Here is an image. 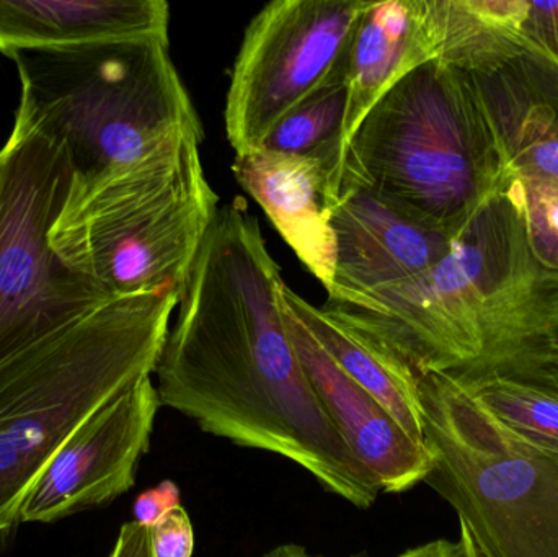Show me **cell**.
Instances as JSON below:
<instances>
[{"instance_id":"cell-14","label":"cell","mask_w":558,"mask_h":557,"mask_svg":"<svg viewBox=\"0 0 558 557\" xmlns=\"http://www.w3.org/2000/svg\"><path fill=\"white\" fill-rule=\"evenodd\" d=\"M232 170L301 264L330 290L337 264L331 215L338 196L325 157L275 153L260 146L235 154Z\"/></svg>"},{"instance_id":"cell-13","label":"cell","mask_w":558,"mask_h":557,"mask_svg":"<svg viewBox=\"0 0 558 557\" xmlns=\"http://www.w3.org/2000/svg\"><path fill=\"white\" fill-rule=\"evenodd\" d=\"M284 313L312 389L351 453L379 489L405 493L423 483L432 470V453L426 445L407 434L366 389L354 383L294 314L286 307Z\"/></svg>"},{"instance_id":"cell-16","label":"cell","mask_w":558,"mask_h":557,"mask_svg":"<svg viewBox=\"0 0 558 557\" xmlns=\"http://www.w3.org/2000/svg\"><path fill=\"white\" fill-rule=\"evenodd\" d=\"M163 0H0V52L169 39Z\"/></svg>"},{"instance_id":"cell-11","label":"cell","mask_w":558,"mask_h":557,"mask_svg":"<svg viewBox=\"0 0 558 557\" xmlns=\"http://www.w3.org/2000/svg\"><path fill=\"white\" fill-rule=\"evenodd\" d=\"M436 58L517 78L558 120V0H428Z\"/></svg>"},{"instance_id":"cell-12","label":"cell","mask_w":558,"mask_h":557,"mask_svg":"<svg viewBox=\"0 0 558 557\" xmlns=\"http://www.w3.org/2000/svg\"><path fill=\"white\" fill-rule=\"evenodd\" d=\"M337 264L331 306L400 283L435 267L454 238L384 202L369 190L343 183L331 215Z\"/></svg>"},{"instance_id":"cell-9","label":"cell","mask_w":558,"mask_h":557,"mask_svg":"<svg viewBox=\"0 0 558 557\" xmlns=\"http://www.w3.org/2000/svg\"><path fill=\"white\" fill-rule=\"evenodd\" d=\"M366 0H275L248 23L232 68L225 123L235 154L260 147L302 101L344 74Z\"/></svg>"},{"instance_id":"cell-2","label":"cell","mask_w":558,"mask_h":557,"mask_svg":"<svg viewBox=\"0 0 558 557\" xmlns=\"http://www.w3.org/2000/svg\"><path fill=\"white\" fill-rule=\"evenodd\" d=\"M511 185L472 216L435 267L335 307L418 375L558 388V271L531 251Z\"/></svg>"},{"instance_id":"cell-17","label":"cell","mask_w":558,"mask_h":557,"mask_svg":"<svg viewBox=\"0 0 558 557\" xmlns=\"http://www.w3.org/2000/svg\"><path fill=\"white\" fill-rule=\"evenodd\" d=\"M281 300L328 356L366 389L407 434L425 444L418 373L392 347L361 327L340 307L315 306L288 284L282 287Z\"/></svg>"},{"instance_id":"cell-22","label":"cell","mask_w":558,"mask_h":557,"mask_svg":"<svg viewBox=\"0 0 558 557\" xmlns=\"http://www.w3.org/2000/svg\"><path fill=\"white\" fill-rule=\"evenodd\" d=\"M154 556L192 557L195 548L192 520L182 506L170 510L150 529Z\"/></svg>"},{"instance_id":"cell-20","label":"cell","mask_w":558,"mask_h":557,"mask_svg":"<svg viewBox=\"0 0 558 557\" xmlns=\"http://www.w3.org/2000/svg\"><path fill=\"white\" fill-rule=\"evenodd\" d=\"M347 88L344 74L325 84L307 100L289 111L275 126L262 146L275 153L312 156L322 154L330 169L335 195L340 193L337 183V146L343 126Z\"/></svg>"},{"instance_id":"cell-21","label":"cell","mask_w":558,"mask_h":557,"mask_svg":"<svg viewBox=\"0 0 558 557\" xmlns=\"http://www.w3.org/2000/svg\"><path fill=\"white\" fill-rule=\"evenodd\" d=\"M511 189L523 215L531 251L541 264L558 271L557 180L514 177Z\"/></svg>"},{"instance_id":"cell-5","label":"cell","mask_w":558,"mask_h":557,"mask_svg":"<svg viewBox=\"0 0 558 557\" xmlns=\"http://www.w3.org/2000/svg\"><path fill=\"white\" fill-rule=\"evenodd\" d=\"M199 137L92 179L74 177L49 244L113 298L182 291L219 211Z\"/></svg>"},{"instance_id":"cell-6","label":"cell","mask_w":558,"mask_h":557,"mask_svg":"<svg viewBox=\"0 0 558 557\" xmlns=\"http://www.w3.org/2000/svg\"><path fill=\"white\" fill-rule=\"evenodd\" d=\"M25 95L58 137L74 177L92 179L182 137L205 140L169 39H123L16 51Z\"/></svg>"},{"instance_id":"cell-26","label":"cell","mask_w":558,"mask_h":557,"mask_svg":"<svg viewBox=\"0 0 558 557\" xmlns=\"http://www.w3.org/2000/svg\"><path fill=\"white\" fill-rule=\"evenodd\" d=\"M265 557H320V556H312L305 552L302 546L299 545H284L279 546V548L274 549V552L268 553Z\"/></svg>"},{"instance_id":"cell-19","label":"cell","mask_w":558,"mask_h":557,"mask_svg":"<svg viewBox=\"0 0 558 557\" xmlns=\"http://www.w3.org/2000/svg\"><path fill=\"white\" fill-rule=\"evenodd\" d=\"M508 431L558 455V388L507 378L459 382Z\"/></svg>"},{"instance_id":"cell-7","label":"cell","mask_w":558,"mask_h":557,"mask_svg":"<svg viewBox=\"0 0 558 557\" xmlns=\"http://www.w3.org/2000/svg\"><path fill=\"white\" fill-rule=\"evenodd\" d=\"M432 470L423 483L492 557H558V455L488 414L458 379L418 375Z\"/></svg>"},{"instance_id":"cell-15","label":"cell","mask_w":558,"mask_h":557,"mask_svg":"<svg viewBox=\"0 0 558 557\" xmlns=\"http://www.w3.org/2000/svg\"><path fill=\"white\" fill-rule=\"evenodd\" d=\"M435 58L428 0L369 2L344 61L347 107L335 170L340 189L348 146L364 118L403 77Z\"/></svg>"},{"instance_id":"cell-3","label":"cell","mask_w":558,"mask_h":557,"mask_svg":"<svg viewBox=\"0 0 558 557\" xmlns=\"http://www.w3.org/2000/svg\"><path fill=\"white\" fill-rule=\"evenodd\" d=\"M180 291L113 298L0 366V548L72 434L153 375Z\"/></svg>"},{"instance_id":"cell-25","label":"cell","mask_w":558,"mask_h":557,"mask_svg":"<svg viewBox=\"0 0 558 557\" xmlns=\"http://www.w3.org/2000/svg\"><path fill=\"white\" fill-rule=\"evenodd\" d=\"M461 525V532H459V543H461L462 548H464L465 556L468 557H492L485 552L484 546L477 542L474 535H472L471 530L465 523L459 522Z\"/></svg>"},{"instance_id":"cell-24","label":"cell","mask_w":558,"mask_h":557,"mask_svg":"<svg viewBox=\"0 0 558 557\" xmlns=\"http://www.w3.org/2000/svg\"><path fill=\"white\" fill-rule=\"evenodd\" d=\"M110 557H156L149 526L137 522L124 523Z\"/></svg>"},{"instance_id":"cell-18","label":"cell","mask_w":558,"mask_h":557,"mask_svg":"<svg viewBox=\"0 0 558 557\" xmlns=\"http://www.w3.org/2000/svg\"><path fill=\"white\" fill-rule=\"evenodd\" d=\"M468 72L513 177L558 182V120L553 110L507 72Z\"/></svg>"},{"instance_id":"cell-23","label":"cell","mask_w":558,"mask_h":557,"mask_svg":"<svg viewBox=\"0 0 558 557\" xmlns=\"http://www.w3.org/2000/svg\"><path fill=\"white\" fill-rule=\"evenodd\" d=\"M180 506L179 487L166 481L154 489L141 494L134 504V522L153 529L163 516Z\"/></svg>"},{"instance_id":"cell-1","label":"cell","mask_w":558,"mask_h":557,"mask_svg":"<svg viewBox=\"0 0 558 557\" xmlns=\"http://www.w3.org/2000/svg\"><path fill=\"white\" fill-rule=\"evenodd\" d=\"M281 268L244 199L219 206L154 373L160 405L206 434L281 455L360 509L379 486L312 389L289 332Z\"/></svg>"},{"instance_id":"cell-8","label":"cell","mask_w":558,"mask_h":557,"mask_svg":"<svg viewBox=\"0 0 558 557\" xmlns=\"http://www.w3.org/2000/svg\"><path fill=\"white\" fill-rule=\"evenodd\" d=\"M72 182L68 149L20 94L0 149V366L113 300L49 244Z\"/></svg>"},{"instance_id":"cell-10","label":"cell","mask_w":558,"mask_h":557,"mask_svg":"<svg viewBox=\"0 0 558 557\" xmlns=\"http://www.w3.org/2000/svg\"><path fill=\"white\" fill-rule=\"evenodd\" d=\"M160 401L147 376L88 419L41 471L20 523H54L126 494L146 453Z\"/></svg>"},{"instance_id":"cell-4","label":"cell","mask_w":558,"mask_h":557,"mask_svg":"<svg viewBox=\"0 0 558 557\" xmlns=\"http://www.w3.org/2000/svg\"><path fill=\"white\" fill-rule=\"evenodd\" d=\"M513 173L471 74L441 58L403 77L351 140L343 183L456 238Z\"/></svg>"}]
</instances>
